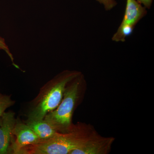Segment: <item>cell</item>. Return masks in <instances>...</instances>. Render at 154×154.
<instances>
[{
    "label": "cell",
    "mask_w": 154,
    "mask_h": 154,
    "mask_svg": "<svg viewBox=\"0 0 154 154\" xmlns=\"http://www.w3.org/2000/svg\"><path fill=\"white\" fill-rule=\"evenodd\" d=\"M147 13L145 7L137 0H127L123 19L112 40L116 42H125V38L132 34L137 23Z\"/></svg>",
    "instance_id": "obj_4"
},
{
    "label": "cell",
    "mask_w": 154,
    "mask_h": 154,
    "mask_svg": "<svg viewBox=\"0 0 154 154\" xmlns=\"http://www.w3.org/2000/svg\"><path fill=\"white\" fill-rule=\"evenodd\" d=\"M139 3L143 5L146 8L150 9L152 4L153 0H137Z\"/></svg>",
    "instance_id": "obj_12"
},
{
    "label": "cell",
    "mask_w": 154,
    "mask_h": 154,
    "mask_svg": "<svg viewBox=\"0 0 154 154\" xmlns=\"http://www.w3.org/2000/svg\"><path fill=\"white\" fill-rule=\"evenodd\" d=\"M91 134L81 127L73 125L69 131L58 132L50 138L24 147L18 154H69L81 146Z\"/></svg>",
    "instance_id": "obj_2"
},
{
    "label": "cell",
    "mask_w": 154,
    "mask_h": 154,
    "mask_svg": "<svg viewBox=\"0 0 154 154\" xmlns=\"http://www.w3.org/2000/svg\"><path fill=\"white\" fill-rule=\"evenodd\" d=\"M17 122L15 113L5 112L0 122V154H8L13 139V130Z\"/></svg>",
    "instance_id": "obj_7"
},
{
    "label": "cell",
    "mask_w": 154,
    "mask_h": 154,
    "mask_svg": "<svg viewBox=\"0 0 154 154\" xmlns=\"http://www.w3.org/2000/svg\"><path fill=\"white\" fill-rule=\"evenodd\" d=\"M0 48L1 50L4 51L6 53L8 54L9 57L11 59V61L12 62L13 65L15 67L19 69V67L15 64L14 62V58L13 57V54L11 53V51H10V49H9L8 46L6 44L5 40V38H2V37L0 36Z\"/></svg>",
    "instance_id": "obj_10"
},
{
    "label": "cell",
    "mask_w": 154,
    "mask_h": 154,
    "mask_svg": "<svg viewBox=\"0 0 154 154\" xmlns=\"http://www.w3.org/2000/svg\"><path fill=\"white\" fill-rule=\"evenodd\" d=\"M0 50H1V48H0Z\"/></svg>",
    "instance_id": "obj_14"
},
{
    "label": "cell",
    "mask_w": 154,
    "mask_h": 154,
    "mask_svg": "<svg viewBox=\"0 0 154 154\" xmlns=\"http://www.w3.org/2000/svg\"><path fill=\"white\" fill-rule=\"evenodd\" d=\"M29 127L35 132L40 140H46L52 137L58 132L50 123L44 119L25 122Z\"/></svg>",
    "instance_id": "obj_8"
},
{
    "label": "cell",
    "mask_w": 154,
    "mask_h": 154,
    "mask_svg": "<svg viewBox=\"0 0 154 154\" xmlns=\"http://www.w3.org/2000/svg\"><path fill=\"white\" fill-rule=\"evenodd\" d=\"M81 75L68 84L63 98L56 108L46 114L44 119L59 132L69 131L72 125V116L79 94Z\"/></svg>",
    "instance_id": "obj_3"
},
{
    "label": "cell",
    "mask_w": 154,
    "mask_h": 154,
    "mask_svg": "<svg viewBox=\"0 0 154 154\" xmlns=\"http://www.w3.org/2000/svg\"></svg>",
    "instance_id": "obj_15"
},
{
    "label": "cell",
    "mask_w": 154,
    "mask_h": 154,
    "mask_svg": "<svg viewBox=\"0 0 154 154\" xmlns=\"http://www.w3.org/2000/svg\"><path fill=\"white\" fill-rule=\"evenodd\" d=\"M80 75L79 72L64 71L46 83L33 101L26 122L44 119L47 113L55 110L63 98L68 84Z\"/></svg>",
    "instance_id": "obj_1"
},
{
    "label": "cell",
    "mask_w": 154,
    "mask_h": 154,
    "mask_svg": "<svg viewBox=\"0 0 154 154\" xmlns=\"http://www.w3.org/2000/svg\"><path fill=\"white\" fill-rule=\"evenodd\" d=\"M104 6L106 11H110L117 5L115 0H96Z\"/></svg>",
    "instance_id": "obj_11"
},
{
    "label": "cell",
    "mask_w": 154,
    "mask_h": 154,
    "mask_svg": "<svg viewBox=\"0 0 154 154\" xmlns=\"http://www.w3.org/2000/svg\"><path fill=\"white\" fill-rule=\"evenodd\" d=\"M114 138L104 137L91 134L85 142L69 154H106L111 148Z\"/></svg>",
    "instance_id": "obj_6"
},
{
    "label": "cell",
    "mask_w": 154,
    "mask_h": 154,
    "mask_svg": "<svg viewBox=\"0 0 154 154\" xmlns=\"http://www.w3.org/2000/svg\"><path fill=\"white\" fill-rule=\"evenodd\" d=\"M0 122H1V118H0Z\"/></svg>",
    "instance_id": "obj_13"
},
{
    "label": "cell",
    "mask_w": 154,
    "mask_h": 154,
    "mask_svg": "<svg viewBox=\"0 0 154 154\" xmlns=\"http://www.w3.org/2000/svg\"><path fill=\"white\" fill-rule=\"evenodd\" d=\"M13 136L9 153L18 154L24 147L37 142L40 140L35 132L26 123L17 120L13 130Z\"/></svg>",
    "instance_id": "obj_5"
},
{
    "label": "cell",
    "mask_w": 154,
    "mask_h": 154,
    "mask_svg": "<svg viewBox=\"0 0 154 154\" xmlns=\"http://www.w3.org/2000/svg\"><path fill=\"white\" fill-rule=\"evenodd\" d=\"M15 102L11 99L10 96L0 94V118L6 109L14 105Z\"/></svg>",
    "instance_id": "obj_9"
}]
</instances>
